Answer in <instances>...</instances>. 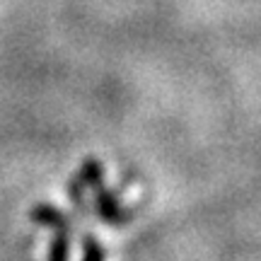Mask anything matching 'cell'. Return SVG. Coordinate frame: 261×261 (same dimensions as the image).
Returning a JSON list of instances; mask_svg holds the SVG:
<instances>
[{"mask_svg": "<svg viewBox=\"0 0 261 261\" xmlns=\"http://www.w3.org/2000/svg\"><path fill=\"white\" fill-rule=\"evenodd\" d=\"M29 220L39 225V227H48L51 232L54 230H70V232H75V218L54 203H37L29 211Z\"/></svg>", "mask_w": 261, "mask_h": 261, "instance_id": "2", "label": "cell"}, {"mask_svg": "<svg viewBox=\"0 0 261 261\" xmlns=\"http://www.w3.org/2000/svg\"><path fill=\"white\" fill-rule=\"evenodd\" d=\"M80 261H107L104 244L90 232L83 234V254H80Z\"/></svg>", "mask_w": 261, "mask_h": 261, "instance_id": "6", "label": "cell"}, {"mask_svg": "<svg viewBox=\"0 0 261 261\" xmlns=\"http://www.w3.org/2000/svg\"><path fill=\"white\" fill-rule=\"evenodd\" d=\"M75 174L80 177V181L85 184V189H87V191H92L94 187L104 184V165H102V160L85 158L83 165H80V169H77Z\"/></svg>", "mask_w": 261, "mask_h": 261, "instance_id": "5", "label": "cell"}, {"mask_svg": "<svg viewBox=\"0 0 261 261\" xmlns=\"http://www.w3.org/2000/svg\"><path fill=\"white\" fill-rule=\"evenodd\" d=\"M65 194H68V201L73 203V211L77 218L87 220V218L92 215V208L87 203V189H85V184L80 181L77 174H73V177L65 181Z\"/></svg>", "mask_w": 261, "mask_h": 261, "instance_id": "3", "label": "cell"}, {"mask_svg": "<svg viewBox=\"0 0 261 261\" xmlns=\"http://www.w3.org/2000/svg\"><path fill=\"white\" fill-rule=\"evenodd\" d=\"M73 234L70 230H54L48 242L46 261H70L73 256Z\"/></svg>", "mask_w": 261, "mask_h": 261, "instance_id": "4", "label": "cell"}, {"mask_svg": "<svg viewBox=\"0 0 261 261\" xmlns=\"http://www.w3.org/2000/svg\"><path fill=\"white\" fill-rule=\"evenodd\" d=\"M94 215L102 220L104 225H112V227H123L126 223L133 220V208L121 201V196L116 194L112 187H94Z\"/></svg>", "mask_w": 261, "mask_h": 261, "instance_id": "1", "label": "cell"}]
</instances>
